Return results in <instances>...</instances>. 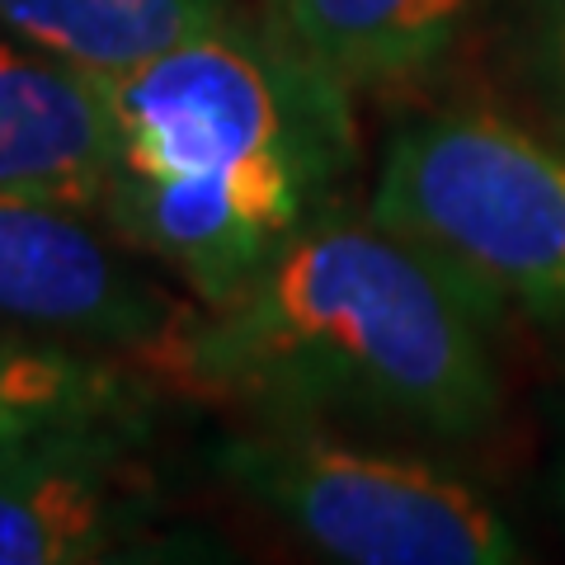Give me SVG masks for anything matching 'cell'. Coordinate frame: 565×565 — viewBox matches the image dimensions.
<instances>
[{"instance_id": "cell-12", "label": "cell", "mask_w": 565, "mask_h": 565, "mask_svg": "<svg viewBox=\"0 0 565 565\" xmlns=\"http://www.w3.org/2000/svg\"><path fill=\"white\" fill-rule=\"evenodd\" d=\"M552 490H556V509H561V519H565V457L556 462V476H552Z\"/></svg>"}, {"instance_id": "cell-10", "label": "cell", "mask_w": 565, "mask_h": 565, "mask_svg": "<svg viewBox=\"0 0 565 565\" xmlns=\"http://www.w3.org/2000/svg\"><path fill=\"white\" fill-rule=\"evenodd\" d=\"M241 0H0V24L95 81L232 20Z\"/></svg>"}, {"instance_id": "cell-2", "label": "cell", "mask_w": 565, "mask_h": 565, "mask_svg": "<svg viewBox=\"0 0 565 565\" xmlns=\"http://www.w3.org/2000/svg\"><path fill=\"white\" fill-rule=\"evenodd\" d=\"M490 316L373 212L334 207L166 349L184 386L255 419L367 424L476 444L500 419Z\"/></svg>"}, {"instance_id": "cell-4", "label": "cell", "mask_w": 565, "mask_h": 565, "mask_svg": "<svg viewBox=\"0 0 565 565\" xmlns=\"http://www.w3.org/2000/svg\"><path fill=\"white\" fill-rule=\"evenodd\" d=\"M217 476L330 561L509 565L523 542L490 494L419 452L326 424L255 419L217 444Z\"/></svg>"}, {"instance_id": "cell-11", "label": "cell", "mask_w": 565, "mask_h": 565, "mask_svg": "<svg viewBox=\"0 0 565 565\" xmlns=\"http://www.w3.org/2000/svg\"><path fill=\"white\" fill-rule=\"evenodd\" d=\"M500 33L523 90L565 128V0H500Z\"/></svg>"}, {"instance_id": "cell-6", "label": "cell", "mask_w": 565, "mask_h": 565, "mask_svg": "<svg viewBox=\"0 0 565 565\" xmlns=\"http://www.w3.org/2000/svg\"><path fill=\"white\" fill-rule=\"evenodd\" d=\"M151 419H85L0 438V565L132 556L156 519Z\"/></svg>"}, {"instance_id": "cell-1", "label": "cell", "mask_w": 565, "mask_h": 565, "mask_svg": "<svg viewBox=\"0 0 565 565\" xmlns=\"http://www.w3.org/2000/svg\"><path fill=\"white\" fill-rule=\"evenodd\" d=\"M114 170L99 217L199 307L250 282L359 170L353 90L302 57L259 6L99 81Z\"/></svg>"}, {"instance_id": "cell-5", "label": "cell", "mask_w": 565, "mask_h": 565, "mask_svg": "<svg viewBox=\"0 0 565 565\" xmlns=\"http://www.w3.org/2000/svg\"><path fill=\"white\" fill-rule=\"evenodd\" d=\"M193 307L99 212L0 189V321L161 363Z\"/></svg>"}, {"instance_id": "cell-3", "label": "cell", "mask_w": 565, "mask_h": 565, "mask_svg": "<svg viewBox=\"0 0 565 565\" xmlns=\"http://www.w3.org/2000/svg\"><path fill=\"white\" fill-rule=\"evenodd\" d=\"M367 212L462 282L490 321L565 326V147L490 104L396 122Z\"/></svg>"}, {"instance_id": "cell-9", "label": "cell", "mask_w": 565, "mask_h": 565, "mask_svg": "<svg viewBox=\"0 0 565 565\" xmlns=\"http://www.w3.org/2000/svg\"><path fill=\"white\" fill-rule=\"evenodd\" d=\"M156 382L128 353L0 321V438L85 419H151Z\"/></svg>"}, {"instance_id": "cell-7", "label": "cell", "mask_w": 565, "mask_h": 565, "mask_svg": "<svg viewBox=\"0 0 565 565\" xmlns=\"http://www.w3.org/2000/svg\"><path fill=\"white\" fill-rule=\"evenodd\" d=\"M114 170L104 85L0 24V189L99 212Z\"/></svg>"}, {"instance_id": "cell-8", "label": "cell", "mask_w": 565, "mask_h": 565, "mask_svg": "<svg viewBox=\"0 0 565 565\" xmlns=\"http://www.w3.org/2000/svg\"><path fill=\"white\" fill-rule=\"evenodd\" d=\"M486 0H259V14L344 90L434 71Z\"/></svg>"}]
</instances>
